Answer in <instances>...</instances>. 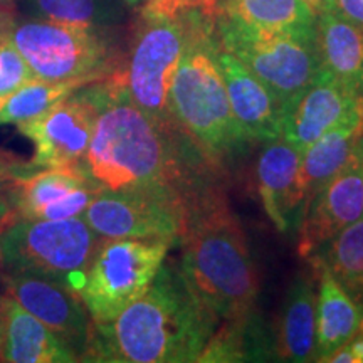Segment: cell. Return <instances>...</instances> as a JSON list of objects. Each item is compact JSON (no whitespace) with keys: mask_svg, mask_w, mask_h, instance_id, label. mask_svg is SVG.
Listing matches in <instances>:
<instances>
[{"mask_svg":"<svg viewBox=\"0 0 363 363\" xmlns=\"http://www.w3.org/2000/svg\"><path fill=\"white\" fill-rule=\"evenodd\" d=\"M220 321L212 315L175 262H163L138 299L106 323L91 325L84 362H197Z\"/></svg>","mask_w":363,"mask_h":363,"instance_id":"obj_1","label":"cell"},{"mask_svg":"<svg viewBox=\"0 0 363 363\" xmlns=\"http://www.w3.org/2000/svg\"><path fill=\"white\" fill-rule=\"evenodd\" d=\"M98 106L88 152L78 169L103 190L175 189L189 194L175 138L133 103L120 69L91 83Z\"/></svg>","mask_w":363,"mask_h":363,"instance_id":"obj_2","label":"cell"},{"mask_svg":"<svg viewBox=\"0 0 363 363\" xmlns=\"http://www.w3.org/2000/svg\"><path fill=\"white\" fill-rule=\"evenodd\" d=\"M179 244L185 279L217 320H233L256 308L259 274L224 194L212 187L189 194Z\"/></svg>","mask_w":363,"mask_h":363,"instance_id":"obj_3","label":"cell"},{"mask_svg":"<svg viewBox=\"0 0 363 363\" xmlns=\"http://www.w3.org/2000/svg\"><path fill=\"white\" fill-rule=\"evenodd\" d=\"M219 49L216 16L202 13L190 29L170 88L175 125L216 163L233 160L249 143L230 110Z\"/></svg>","mask_w":363,"mask_h":363,"instance_id":"obj_4","label":"cell"},{"mask_svg":"<svg viewBox=\"0 0 363 363\" xmlns=\"http://www.w3.org/2000/svg\"><path fill=\"white\" fill-rule=\"evenodd\" d=\"M99 240L83 217L11 219L0 227V267L51 279L78 294Z\"/></svg>","mask_w":363,"mask_h":363,"instance_id":"obj_5","label":"cell"},{"mask_svg":"<svg viewBox=\"0 0 363 363\" xmlns=\"http://www.w3.org/2000/svg\"><path fill=\"white\" fill-rule=\"evenodd\" d=\"M202 13L211 12L142 11V22L135 34L128 62L120 69L125 88L136 106L174 136L182 131L170 110L172 81L184 56L190 29Z\"/></svg>","mask_w":363,"mask_h":363,"instance_id":"obj_6","label":"cell"},{"mask_svg":"<svg viewBox=\"0 0 363 363\" xmlns=\"http://www.w3.org/2000/svg\"><path fill=\"white\" fill-rule=\"evenodd\" d=\"M35 79L84 86L116 71L113 48L98 27L30 19L9 35Z\"/></svg>","mask_w":363,"mask_h":363,"instance_id":"obj_7","label":"cell"},{"mask_svg":"<svg viewBox=\"0 0 363 363\" xmlns=\"http://www.w3.org/2000/svg\"><path fill=\"white\" fill-rule=\"evenodd\" d=\"M220 45L259 78L286 106L320 72L315 33H278L216 16Z\"/></svg>","mask_w":363,"mask_h":363,"instance_id":"obj_8","label":"cell"},{"mask_svg":"<svg viewBox=\"0 0 363 363\" xmlns=\"http://www.w3.org/2000/svg\"><path fill=\"white\" fill-rule=\"evenodd\" d=\"M174 246L165 239L101 238L78 291L91 321L115 320L142 296Z\"/></svg>","mask_w":363,"mask_h":363,"instance_id":"obj_9","label":"cell"},{"mask_svg":"<svg viewBox=\"0 0 363 363\" xmlns=\"http://www.w3.org/2000/svg\"><path fill=\"white\" fill-rule=\"evenodd\" d=\"M189 194L175 189H101L83 219L104 239H165L179 244Z\"/></svg>","mask_w":363,"mask_h":363,"instance_id":"obj_10","label":"cell"},{"mask_svg":"<svg viewBox=\"0 0 363 363\" xmlns=\"http://www.w3.org/2000/svg\"><path fill=\"white\" fill-rule=\"evenodd\" d=\"M98 106L91 83L74 89L54 106L27 123L21 133L34 142L30 162L38 169H74L88 152Z\"/></svg>","mask_w":363,"mask_h":363,"instance_id":"obj_11","label":"cell"},{"mask_svg":"<svg viewBox=\"0 0 363 363\" xmlns=\"http://www.w3.org/2000/svg\"><path fill=\"white\" fill-rule=\"evenodd\" d=\"M363 217V175L358 153L308 203L298 224V252L311 257L335 235Z\"/></svg>","mask_w":363,"mask_h":363,"instance_id":"obj_12","label":"cell"},{"mask_svg":"<svg viewBox=\"0 0 363 363\" xmlns=\"http://www.w3.org/2000/svg\"><path fill=\"white\" fill-rule=\"evenodd\" d=\"M99 190L78 167L39 169L13 185L12 219L57 220L83 217Z\"/></svg>","mask_w":363,"mask_h":363,"instance_id":"obj_13","label":"cell"},{"mask_svg":"<svg viewBox=\"0 0 363 363\" xmlns=\"http://www.w3.org/2000/svg\"><path fill=\"white\" fill-rule=\"evenodd\" d=\"M7 294L57 333L81 357L88 347L91 318L81 298L66 286L30 274L4 272Z\"/></svg>","mask_w":363,"mask_h":363,"instance_id":"obj_14","label":"cell"},{"mask_svg":"<svg viewBox=\"0 0 363 363\" xmlns=\"http://www.w3.org/2000/svg\"><path fill=\"white\" fill-rule=\"evenodd\" d=\"M362 99L363 94L320 71L315 81L284 106L279 138L303 152L350 115Z\"/></svg>","mask_w":363,"mask_h":363,"instance_id":"obj_15","label":"cell"},{"mask_svg":"<svg viewBox=\"0 0 363 363\" xmlns=\"http://www.w3.org/2000/svg\"><path fill=\"white\" fill-rule=\"evenodd\" d=\"M219 62L234 120L247 142H271L281 136L284 104L238 57L220 45Z\"/></svg>","mask_w":363,"mask_h":363,"instance_id":"obj_16","label":"cell"},{"mask_svg":"<svg viewBox=\"0 0 363 363\" xmlns=\"http://www.w3.org/2000/svg\"><path fill=\"white\" fill-rule=\"evenodd\" d=\"M301 155V150L283 138H276L266 143L256 165L262 207L279 233H289L301 219L298 203Z\"/></svg>","mask_w":363,"mask_h":363,"instance_id":"obj_17","label":"cell"},{"mask_svg":"<svg viewBox=\"0 0 363 363\" xmlns=\"http://www.w3.org/2000/svg\"><path fill=\"white\" fill-rule=\"evenodd\" d=\"M362 136L363 99L350 115L345 116L340 123L321 135L306 150H303L298 179V203L301 217L313 195L350 160Z\"/></svg>","mask_w":363,"mask_h":363,"instance_id":"obj_18","label":"cell"},{"mask_svg":"<svg viewBox=\"0 0 363 363\" xmlns=\"http://www.w3.org/2000/svg\"><path fill=\"white\" fill-rule=\"evenodd\" d=\"M4 347L0 362L72 363L79 355L43 321L24 310L11 294L2 296Z\"/></svg>","mask_w":363,"mask_h":363,"instance_id":"obj_19","label":"cell"},{"mask_svg":"<svg viewBox=\"0 0 363 363\" xmlns=\"http://www.w3.org/2000/svg\"><path fill=\"white\" fill-rule=\"evenodd\" d=\"M315 9L320 71L363 94V33L325 4Z\"/></svg>","mask_w":363,"mask_h":363,"instance_id":"obj_20","label":"cell"},{"mask_svg":"<svg viewBox=\"0 0 363 363\" xmlns=\"http://www.w3.org/2000/svg\"><path fill=\"white\" fill-rule=\"evenodd\" d=\"M274 343L278 362H315L316 289L305 274H298L286 293Z\"/></svg>","mask_w":363,"mask_h":363,"instance_id":"obj_21","label":"cell"},{"mask_svg":"<svg viewBox=\"0 0 363 363\" xmlns=\"http://www.w3.org/2000/svg\"><path fill=\"white\" fill-rule=\"evenodd\" d=\"M315 266L318 269L315 362H325L330 353L355 335L363 313L328 267L318 261Z\"/></svg>","mask_w":363,"mask_h":363,"instance_id":"obj_22","label":"cell"},{"mask_svg":"<svg viewBox=\"0 0 363 363\" xmlns=\"http://www.w3.org/2000/svg\"><path fill=\"white\" fill-rule=\"evenodd\" d=\"M276 357L274 331L267 328L256 308L246 315L220 321L197 362H269Z\"/></svg>","mask_w":363,"mask_h":363,"instance_id":"obj_23","label":"cell"},{"mask_svg":"<svg viewBox=\"0 0 363 363\" xmlns=\"http://www.w3.org/2000/svg\"><path fill=\"white\" fill-rule=\"evenodd\" d=\"M217 16L278 33L316 29V9L306 0H217Z\"/></svg>","mask_w":363,"mask_h":363,"instance_id":"obj_24","label":"cell"},{"mask_svg":"<svg viewBox=\"0 0 363 363\" xmlns=\"http://www.w3.org/2000/svg\"><path fill=\"white\" fill-rule=\"evenodd\" d=\"M311 257L328 267L363 313V217L328 240Z\"/></svg>","mask_w":363,"mask_h":363,"instance_id":"obj_25","label":"cell"},{"mask_svg":"<svg viewBox=\"0 0 363 363\" xmlns=\"http://www.w3.org/2000/svg\"><path fill=\"white\" fill-rule=\"evenodd\" d=\"M22 9L34 19L98 29L123 19L120 0H24Z\"/></svg>","mask_w":363,"mask_h":363,"instance_id":"obj_26","label":"cell"},{"mask_svg":"<svg viewBox=\"0 0 363 363\" xmlns=\"http://www.w3.org/2000/svg\"><path fill=\"white\" fill-rule=\"evenodd\" d=\"M81 88L72 83H49L43 79H30L4 99L0 108V123H16L17 126L44 115L62 98L69 96Z\"/></svg>","mask_w":363,"mask_h":363,"instance_id":"obj_27","label":"cell"},{"mask_svg":"<svg viewBox=\"0 0 363 363\" xmlns=\"http://www.w3.org/2000/svg\"><path fill=\"white\" fill-rule=\"evenodd\" d=\"M30 79L33 71L11 39L0 40V98H7Z\"/></svg>","mask_w":363,"mask_h":363,"instance_id":"obj_28","label":"cell"},{"mask_svg":"<svg viewBox=\"0 0 363 363\" xmlns=\"http://www.w3.org/2000/svg\"><path fill=\"white\" fill-rule=\"evenodd\" d=\"M39 170L33 162H21L0 152V227L12 219V190L17 180Z\"/></svg>","mask_w":363,"mask_h":363,"instance_id":"obj_29","label":"cell"},{"mask_svg":"<svg viewBox=\"0 0 363 363\" xmlns=\"http://www.w3.org/2000/svg\"><path fill=\"white\" fill-rule=\"evenodd\" d=\"M326 363H363V318L352 338L325 358Z\"/></svg>","mask_w":363,"mask_h":363,"instance_id":"obj_30","label":"cell"},{"mask_svg":"<svg viewBox=\"0 0 363 363\" xmlns=\"http://www.w3.org/2000/svg\"><path fill=\"white\" fill-rule=\"evenodd\" d=\"M318 4H325L363 33V0H320Z\"/></svg>","mask_w":363,"mask_h":363,"instance_id":"obj_31","label":"cell"},{"mask_svg":"<svg viewBox=\"0 0 363 363\" xmlns=\"http://www.w3.org/2000/svg\"><path fill=\"white\" fill-rule=\"evenodd\" d=\"M16 17L11 7H7L6 4H0V40L9 39L12 29L16 27Z\"/></svg>","mask_w":363,"mask_h":363,"instance_id":"obj_32","label":"cell"},{"mask_svg":"<svg viewBox=\"0 0 363 363\" xmlns=\"http://www.w3.org/2000/svg\"><path fill=\"white\" fill-rule=\"evenodd\" d=\"M2 347H4V308H2V298H0V357H2Z\"/></svg>","mask_w":363,"mask_h":363,"instance_id":"obj_33","label":"cell"},{"mask_svg":"<svg viewBox=\"0 0 363 363\" xmlns=\"http://www.w3.org/2000/svg\"><path fill=\"white\" fill-rule=\"evenodd\" d=\"M357 153H358V158H360V165H362V175H363V136L360 140H358V145H357Z\"/></svg>","mask_w":363,"mask_h":363,"instance_id":"obj_34","label":"cell"},{"mask_svg":"<svg viewBox=\"0 0 363 363\" xmlns=\"http://www.w3.org/2000/svg\"><path fill=\"white\" fill-rule=\"evenodd\" d=\"M125 2H128L130 6H136V4H142V2H147V0H125Z\"/></svg>","mask_w":363,"mask_h":363,"instance_id":"obj_35","label":"cell"},{"mask_svg":"<svg viewBox=\"0 0 363 363\" xmlns=\"http://www.w3.org/2000/svg\"><path fill=\"white\" fill-rule=\"evenodd\" d=\"M306 2H310V4H311V6H313V7H315V6H318V2H320V0H306Z\"/></svg>","mask_w":363,"mask_h":363,"instance_id":"obj_36","label":"cell"},{"mask_svg":"<svg viewBox=\"0 0 363 363\" xmlns=\"http://www.w3.org/2000/svg\"><path fill=\"white\" fill-rule=\"evenodd\" d=\"M4 99H6V98H0V108H2V104H4Z\"/></svg>","mask_w":363,"mask_h":363,"instance_id":"obj_37","label":"cell"},{"mask_svg":"<svg viewBox=\"0 0 363 363\" xmlns=\"http://www.w3.org/2000/svg\"><path fill=\"white\" fill-rule=\"evenodd\" d=\"M6 2H9V0H0V4H6Z\"/></svg>","mask_w":363,"mask_h":363,"instance_id":"obj_38","label":"cell"}]
</instances>
